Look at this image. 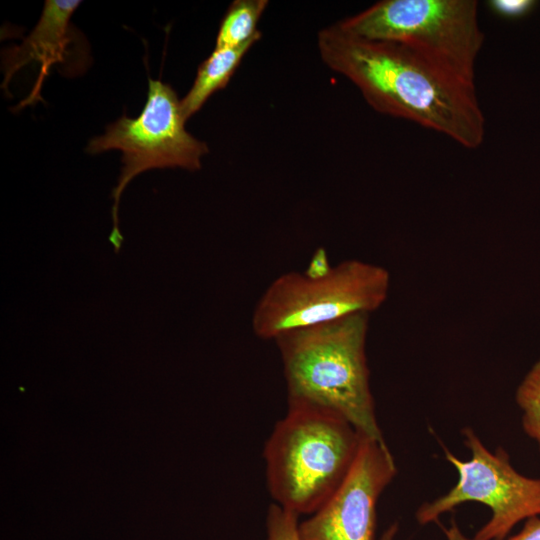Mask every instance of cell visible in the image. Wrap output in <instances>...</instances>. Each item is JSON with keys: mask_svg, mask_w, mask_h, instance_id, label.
<instances>
[{"mask_svg": "<svg viewBox=\"0 0 540 540\" xmlns=\"http://www.w3.org/2000/svg\"><path fill=\"white\" fill-rule=\"evenodd\" d=\"M267 5V0L233 1L220 22L215 47H236L261 38L256 27Z\"/></svg>", "mask_w": 540, "mask_h": 540, "instance_id": "8fae6325", "label": "cell"}, {"mask_svg": "<svg viewBox=\"0 0 540 540\" xmlns=\"http://www.w3.org/2000/svg\"><path fill=\"white\" fill-rule=\"evenodd\" d=\"M185 122L175 90L160 79L148 77L147 99L140 115L121 116L103 135L89 141L86 151L90 154L112 149L123 153L121 174L112 192L113 230L109 240L116 252L123 241L118 228L119 200L131 179L152 168L200 169L208 147L185 129Z\"/></svg>", "mask_w": 540, "mask_h": 540, "instance_id": "52a82bcc", "label": "cell"}, {"mask_svg": "<svg viewBox=\"0 0 540 540\" xmlns=\"http://www.w3.org/2000/svg\"><path fill=\"white\" fill-rule=\"evenodd\" d=\"M322 61L351 81L379 113L441 133L467 149L485 136L475 86L440 71L408 49L352 36L336 24L317 35Z\"/></svg>", "mask_w": 540, "mask_h": 540, "instance_id": "6da1fadb", "label": "cell"}, {"mask_svg": "<svg viewBox=\"0 0 540 540\" xmlns=\"http://www.w3.org/2000/svg\"><path fill=\"white\" fill-rule=\"evenodd\" d=\"M391 277L381 265L349 259L312 279L288 272L273 280L256 303L251 317L254 334L274 341L291 330L371 314L386 301Z\"/></svg>", "mask_w": 540, "mask_h": 540, "instance_id": "5b68a950", "label": "cell"}, {"mask_svg": "<svg viewBox=\"0 0 540 540\" xmlns=\"http://www.w3.org/2000/svg\"><path fill=\"white\" fill-rule=\"evenodd\" d=\"M332 268L326 249L318 247L313 252L306 269L302 273L309 278L316 279L328 275Z\"/></svg>", "mask_w": 540, "mask_h": 540, "instance_id": "9a60e30c", "label": "cell"}, {"mask_svg": "<svg viewBox=\"0 0 540 540\" xmlns=\"http://www.w3.org/2000/svg\"><path fill=\"white\" fill-rule=\"evenodd\" d=\"M336 25L355 37L400 45L475 86V63L485 38L476 0H382Z\"/></svg>", "mask_w": 540, "mask_h": 540, "instance_id": "277c9868", "label": "cell"}, {"mask_svg": "<svg viewBox=\"0 0 540 540\" xmlns=\"http://www.w3.org/2000/svg\"><path fill=\"white\" fill-rule=\"evenodd\" d=\"M298 516L278 504H271L266 518V540H300Z\"/></svg>", "mask_w": 540, "mask_h": 540, "instance_id": "4fadbf2b", "label": "cell"}, {"mask_svg": "<svg viewBox=\"0 0 540 540\" xmlns=\"http://www.w3.org/2000/svg\"><path fill=\"white\" fill-rule=\"evenodd\" d=\"M507 540H540V516L526 519L522 529Z\"/></svg>", "mask_w": 540, "mask_h": 540, "instance_id": "2e32d148", "label": "cell"}, {"mask_svg": "<svg viewBox=\"0 0 540 540\" xmlns=\"http://www.w3.org/2000/svg\"><path fill=\"white\" fill-rule=\"evenodd\" d=\"M399 530V526L397 522H393L390 524L385 531L382 533L379 540H394L396 537V534Z\"/></svg>", "mask_w": 540, "mask_h": 540, "instance_id": "e0dca14e", "label": "cell"}, {"mask_svg": "<svg viewBox=\"0 0 540 540\" xmlns=\"http://www.w3.org/2000/svg\"><path fill=\"white\" fill-rule=\"evenodd\" d=\"M462 435L471 458L460 460L443 446L446 460L457 471V482L444 495L422 503L415 513L416 521L420 525L433 523L463 503L477 502L489 507V521L472 539L452 528L447 532L449 540H506L519 522L540 516V477L518 472L505 449L490 451L472 428H464Z\"/></svg>", "mask_w": 540, "mask_h": 540, "instance_id": "8992f818", "label": "cell"}, {"mask_svg": "<svg viewBox=\"0 0 540 540\" xmlns=\"http://www.w3.org/2000/svg\"><path fill=\"white\" fill-rule=\"evenodd\" d=\"M78 0H46L41 17L20 46L7 53L5 61V85L11 76L25 64L38 62L39 77L29 97L19 106L23 107L40 99V89L50 67L68 59L69 46L76 39V31L70 18L80 6Z\"/></svg>", "mask_w": 540, "mask_h": 540, "instance_id": "9c48e42d", "label": "cell"}, {"mask_svg": "<svg viewBox=\"0 0 540 540\" xmlns=\"http://www.w3.org/2000/svg\"><path fill=\"white\" fill-rule=\"evenodd\" d=\"M362 436L331 410L288 402L263 453L275 503L297 515L314 513L349 472Z\"/></svg>", "mask_w": 540, "mask_h": 540, "instance_id": "3957f363", "label": "cell"}, {"mask_svg": "<svg viewBox=\"0 0 540 540\" xmlns=\"http://www.w3.org/2000/svg\"><path fill=\"white\" fill-rule=\"evenodd\" d=\"M259 39L236 47H215L199 65L190 90L180 100L185 121L198 112L216 91L228 84L245 54Z\"/></svg>", "mask_w": 540, "mask_h": 540, "instance_id": "30bf717a", "label": "cell"}, {"mask_svg": "<svg viewBox=\"0 0 540 540\" xmlns=\"http://www.w3.org/2000/svg\"><path fill=\"white\" fill-rule=\"evenodd\" d=\"M490 10L506 19H520L534 11L538 2L535 0H490L487 2Z\"/></svg>", "mask_w": 540, "mask_h": 540, "instance_id": "5bb4252c", "label": "cell"}, {"mask_svg": "<svg viewBox=\"0 0 540 540\" xmlns=\"http://www.w3.org/2000/svg\"><path fill=\"white\" fill-rule=\"evenodd\" d=\"M369 314L278 336L288 402L316 405L346 419L361 435L385 441L378 424L366 356Z\"/></svg>", "mask_w": 540, "mask_h": 540, "instance_id": "7a4b0ae2", "label": "cell"}, {"mask_svg": "<svg viewBox=\"0 0 540 540\" xmlns=\"http://www.w3.org/2000/svg\"><path fill=\"white\" fill-rule=\"evenodd\" d=\"M396 474L395 460L386 441L362 436L344 480L299 524L300 540H374L377 502Z\"/></svg>", "mask_w": 540, "mask_h": 540, "instance_id": "ba28073f", "label": "cell"}, {"mask_svg": "<svg viewBox=\"0 0 540 540\" xmlns=\"http://www.w3.org/2000/svg\"><path fill=\"white\" fill-rule=\"evenodd\" d=\"M515 401L521 411V424L540 452V358L519 383Z\"/></svg>", "mask_w": 540, "mask_h": 540, "instance_id": "7c38bea8", "label": "cell"}]
</instances>
